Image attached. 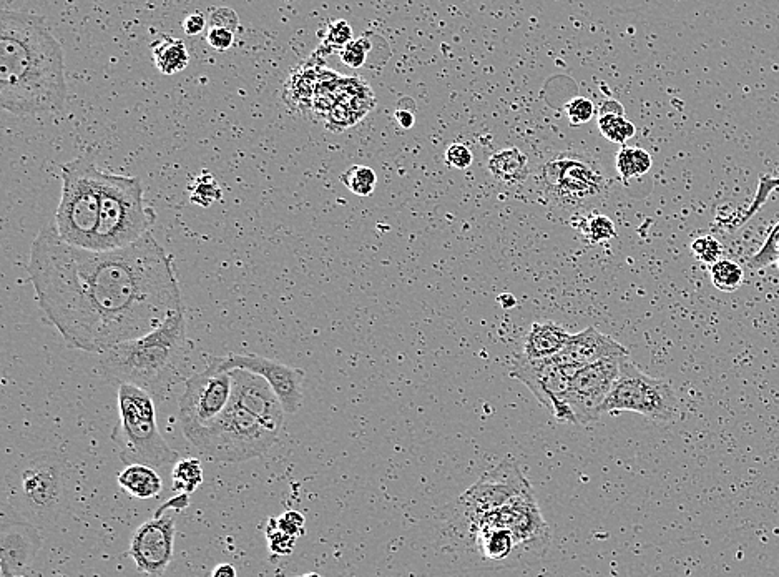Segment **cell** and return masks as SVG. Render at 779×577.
<instances>
[{
	"label": "cell",
	"instance_id": "b9f144b4",
	"mask_svg": "<svg viewBox=\"0 0 779 577\" xmlns=\"http://www.w3.org/2000/svg\"><path fill=\"white\" fill-rule=\"evenodd\" d=\"M188 496L190 494L187 493H178L177 498L168 499L167 503L163 504L162 508L158 509L157 514H163L165 511H167L168 508L177 509V511H182V509L187 508L188 506Z\"/></svg>",
	"mask_w": 779,
	"mask_h": 577
},
{
	"label": "cell",
	"instance_id": "7a4b0ae2",
	"mask_svg": "<svg viewBox=\"0 0 779 577\" xmlns=\"http://www.w3.org/2000/svg\"><path fill=\"white\" fill-rule=\"evenodd\" d=\"M69 89L64 49L37 15L2 10L0 105L10 114H52L64 109Z\"/></svg>",
	"mask_w": 779,
	"mask_h": 577
},
{
	"label": "cell",
	"instance_id": "6da1fadb",
	"mask_svg": "<svg viewBox=\"0 0 779 577\" xmlns=\"http://www.w3.org/2000/svg\"><path fill=\"white\" fill-rule=\"evenodd\" d=\"M27 272L45 320L72 350L102 353L185 308L173 258L152 232L128 247L98 252L44 228L30 248Z\"/></svg>",
	"mask_w": 779,
	"mask_h": 577
},
{
	"label": "cell",
	"instance_id": "5b68a950",
	"mask_svg": "<svg viewBox=\"0 0 779 577\" xmlns=\"http://www.w3.org/2000/svg\"><path fill=\"white\" fill-rule=\"evenodd\" d=\"M192 351L182 308L147 335L105 348L98 353V368L108 381L138 386L160 400L187 380Z\"/></svg>",
	"mask_w": 779,
	"mask_h": 577
},
{
	"label": "cell",
	"instance_id": "f35d334b",
	"mask_svg": "<svg viewBox=\"0 0 779 577\" xmlns=\"http://www.w3.org/2000/svg\"><path fill=\"white\" fill-rule=\"evenodd\" d=\"M210 27H226V29L238 30L240 19L233 10L228 7H218L210 15Z\"/></svg>",
	"mask_w": 779,
	"mask_h": 577
},
{
	"label": "cell",
	"instance_id": "836d02e7",
	"mask_svg": "<svg viewBox=\"0 0 779 577\" xmlns=\"http://www.w3.org/2000/svg\"><path fill=\"white\" fill-rule=\"evenodd\" d=\"M353 40V29L346 20H331L323 37V44L333 49H343Z\"/></svg>",
	"mask_w": 779,
	"mask_h": 577
},
{
	"label": "cell",
	"instance_id": "d6a6232c",
	"mask_svg": "<svg viewBox=\"0 0 779 577\" xmlns=\"http://www.w3.org/2000/svg\"><path fill=\"white\" fill-rule=\"evenodd\" d=\"M266 538L270 543L271 551L280 554V556H288V554L293 553L294 544L298 539L286 533L285 529H281L278 519H270V523L266 526Z\"/></svg>",
	"mask_w": 779,
	"mask_h": 577
},
{
	"label": "cell",
	"instance_id": "484cf974",
	"mask_svg": "<svg viewBox=\"0 0 779 577\" xmlns=\"http://www.w3.org/2000/svg\"><path fill=\"white\" fill-rule=\"evenodd\" d=\"M598 130L608 142L618 145L627 144L628 140L633 139L637 134L633 122L620 114H600Z\"/></svg>",
	"mask_w": 779,
	"mask_h": 577
},
{
	"label": "cell",
	"instance_id": "277c9868",
	"mask_svg": "<svg viewBox=\"0 0 779 577\" xmlns=\"http://www.w3.org/2000/svg\"><path fill=\"white\" fill-rule=\"evenodd\" d=\"M233 391L225 411L211 425L185 438L216 463H245L268 453L280 439L285 408L270 383L248 370H231Z\"/></svg>",
	"mask_w": 779,
	"mask_h": 577
},
{
	"label": "cell",
	"instance_id": "3957f363",
	"mask_svg": "<svg viewBox=\"0 0 779 577\" xmlns=\"http://www.w3.org/2000/svg\"><path fill=\"white\" fill-rule=\"evenodd\" d=\"M447 538L469 563L502 569L542 558L549 548L550 531L535 494L529 493L486 511L454 504Z\"/></svg>",
	"mask_w": 779,
	"mask_h": 577
},
{
	"label": "cell",
	"instance_id": "4316f807",
	"mask_svg": "<svg viewBox=\"0 0 779 577\" xmlns=\"http://www.w3.org/2000/svg\"><path fill=\"white\" fill-rule=\"evenodd\" d=\"M188 190H190V202L203 208L211 207L213 203L220 202L223 198L220 183L216 180L215 175L208 172L198 175Z\"/></svg>",
	"mask_w": 779,
	"mask_h": 577
},
{
	"label": "cell",
	"instance_id": "7c38bea8",
	"mask_svg": "<svg viewBox=\"0 0 779 577\" xmlns=\"http://www.w3.org/2000/svg\"><path fill=\"white\" fill-rule=\"evenodd\" d=\"M577 366L565 365L559 358L530 360L517 355L512 363V376L524 383L532 395L554 415L560 423H575L569 405L570 385Z\"/></svg>",
	"mask_w": 779,
	"mask_h": 577
},
{
	"label": "cell",
	"instance_id": "ee69618b",
	"mask_svg": "<svg viewBox=\"0 0 779 577\" xmlns=\"http://www.w3.org/2000/svg\"><path fill=\"white\" fill-rule=\"evenodd\" d=\"M211 576L213 577H233L236 576V569L233 568V564L230 563H221L216 566L213 571H211Z\"/></svg>",
	"mask_w": 779,
	"mask_h": 577
},
{
	"label": "cell",
	"instance_id": "d4e9b609",
	"mask_svg": "<svg viewBox=\"0 0 779 577\" xmlns=\"http://www.w3.org/2000/svg\"><path fill=\"white\" fill-rule=\"evenodd\" d=\"M710 278L716 290L733 293V291L743 287L745 270L740 263L728 260V258H720L718 262L710 265Z\"/></svg>",
	"mask_w": 779,
	"mask_h": 577
},
{
	"label": "cell",
	"instance_id": "ba28073f",
	"mask_svg": "<svg viewBox=\"0 0 779 577\" xmlns=\"http://www.w3.org/2000/svg\"><path fill=\"white\" fill-rule=\"evenodd\" d=\"M155 212L143 198L142 180L103 172L100 217L90 250L107 252L128 247L147 235Z\"/></svg>",
	"mask_w": 779,
	"mask_h": 577
},
{
	"label": "cell",
	"instance_id": "d6986e66",
	"mask_svg": "<svg viewBox=\"0 0 779 577\" xmlns=\"http://www.w3.org/2000/svg\"><path fill=\"white\" fill-rule=\"evenodd\" d=\"M569 338V331L565 330L560 323L549 320L535 321L524 336L519 355L530 360L550 358L564 348Z\"/></svg>",
	"mask_w": 779,
	"mask_h": 577
},
{
	"label": "cell",
	"instance_id": "ac0fdd59",
	"mask_svg": "<svg viewBox=\"0 0 779 577\" xmlns=\"http://www.w3.org/2000/svg\"><path fill=\"white\" fill-rule=\"evenodd\" d=\"M628 350L620 345L612 336L598 331L595 326H588L577 335H570L564 348L555 355L565 365L580 366L590 365L603 358L613 356H627Z\"/></svg>",
	"mask_w": 779,
	"mask_h": 577
},
{
	"label": "cell",
	"instance_id": "4fadbf2b",
	"mask_svg": "<svg viewBox=\"0 0 779 577\" xmlns=\"http://www.w3.org/2000/svg\"><path fill=\"white\" fill-rule=\"evenodd\" d=\"M233 391L231 371L216 370L206 365V370L188 376L180 396V425L183 434L193 433L208 426L225 411Z\"/></svg>",
	"mask_w": 779,
	"mask_h": 577
},
{
	"label": "cell",
	"instance_id": "f546056e",
	"mask_svg": "<svg viewBox=\"0 0 779 577\" xmlns=\"http://www.w3.org/2000/svg\"><path fill=\"white\" fill-rule=\"evenodd\" d=\"M771 265H779V222L771 228L760 250L746 260V268L751 272H760Z\"/></svg>",
	"mask_w": 779,
	"mask_h": 577
},
{
	"label": "cell",
	"instance_id": "f1b7e54d",
	"mask_svg": "<svg viewBox=\"0 0 779 577\" xmlns=\"http://www.w3.org/2000/svg\"><path fill=\"white\" fill-rule=\"evenodd\" d=\"M575 227L579 228L580 232L587 235L590 243H602L607 240H612L617 235V228L615 223L605 215H598V213H590L587 217L582 218L580 222L574 223Z\"/></svg>",
	"mask_w": 779,
	"mask_h": 577
},
{
	"label": "cell",
	"instance_id": "60d3db41",
	"mask_svg": "<svg viewBox=\"0 0 779 577\" xmlns=\"http://www.w3.org/2000/svg\"><path fill=\"white\" fill-rule=\"evenodd\" d=\"M206 25H208V20H206L205 15L201 14V12L190 14L187 19L183 20V30H185V34L190 35V37H195V35H200L201 32H205Z\"/></svg>",
	"mask_w": 779,
	"mask_h": 577
},
{
	"label": "cell",
	"instance_id": "e575fe53",
	"mask_svg": "<svg viewBox=\"0 0 779 577\" xmlns=\"http://www.w3.org/2000/svg\"><path fill=\"white\" fill-rule=\"evenodd\" d=\"M368 52L369 44L366 40H351L348 45H344L343 49L339 50V57L343 60V64L351 69H361L366 64Z\"/></svg>",
	"mask_w": 779,
	"mask_h": 577
},
{
	"label": "cell",
	"instance_id": "83f0119b",
	"mask_svg": "<svg viewBox=\"0 0 779 577\" xmlns=\"http://www.w3.org/2000/svg\"><path fill=\"white\" fill-rule=\"evenodd\" d=\"M341 182L349 188L358 197H369L373 195L374 188L378 185V175L373 168L366 165H354L348 172L341 175Z\"/></svg>",
	"mask_w": 779,
	"mask_h": 577
},
{
	"label": "cell",
	"instance_id": "30bf717a",
	"mask_svg": "<svg viewBox=\"0 0 779 577\" xmlns=\"http://www.w3.org/2000/svg\"><path fill=\"white\" fill-rule=\"evenodd\" d=\"M678 405L677 393L668 381L645 375L627 355L603 405V415L632 411L653 423H670L677 420Z\"/></svg>",
	"mask_w": 779,
	"mask_h": 577
},
{
	"label": "cell",
	"instance_id": "8992f818",
	"mask_svg": "<svg viewBox=\"0 0 779 577\" xmlns=\"http://www.w3.org/2000/svg\"><path fill=\"white\" fill-rule=\"evenodd\" d=\"M75 471L54 449L27 454L4 481V516L50 529L67 513L74 498Z\"/></svg>",
	"mask_w": 779,
	"mask_h": 577
},
{
	"label": "cell",
	"instance_id": "9c48e42d",
	"mask_svg": "<svg viewBox=\"0 0 779 577\" xmlns=\"http://www.w3.org/2000/svg\"><path fill=\"white\" fill-rule=\"evenodd\" d=\"M102 170L89 157L62 167V195L55 213V232L64 242L90 248L100 217Z\"/></svg>",
	"mask_w": 779,
	"mask_h": 577
},
{
	"label": "cell",
	"instance_id": "52a82bcc",
	"mask_svg": "<svg viewBox=\"0 0 779 577\" xmlns=\"http://www.w3.org/2000/svg\"><path fill=\"white\" fill-rule=\"evenodd\" d=\"M112 441L123 464L142 463L162 469L178 461L177 451L158 431L153 396L135 385H118V421Z\"/></svg>",
	"mask_w": 779,
	"mask_h": 577
},
{
	"label": "cell",
	"instance_id": "74e56055",
	"mask_svg": "<svg viewBox=\"0 0 779 577\" xmlns=\"http://www.w3.org/2000/svg\"><path fill=\"white\" fill-rule=\"evenodd\" d=\"M206 40L213 49L218 52H226L235 44V30L226 29V27H210Z\"/></svg>",
	"mask_w": 779,
	"mask_h": 577
},
{
	"label": "cell",
	"instance_id": "8fae6325",
	"mask_svg": "<svg viewBox=\"0 0 779 577\" xmlns=\"http://www.w3.org/2000/svg\"><path fill=\"white\" fill-rule=\"evenodd\" d=\"M540 192L550 205L574 212L602 197L605 177L585 158L560 155L542 167Z\"/></svg>",
	"mask_w": 779,
	"mask_h": 577
},
{
	"label": "cell",
	"instance_id": "4dcf8cb0",
	"mask_svg": "<svg viewBox=\"0 0 779 577\" xmlns=\"http://www.w3.org/2000/svg\"><path fill=\"white\" fill-rule=\"evenodd\" d=\"M776 188H779V177H771V175H763L758 183V190H756L755 198L751 202L750 207L743 213V217L738 218L731 230L736 227H743L746 222H750L751 218L755 217L756 213L760 212L763 205L768 202L771 193L775 192Z\"/></svg>",
	"mask_w": 779,
	"mask_h": 577
},
{
	"label": "cell",
	"instance_id": "ab89813d",
	"mask_svg": "<svg viewBox=\"0 0 779 577\" xmlns=\"http://www.w3.org/2000/svg\"><path fill=\"white\" fill-rule=\"evenodd\" d=\"M281 529H285L286 533L291 534L294 538H299L304 534V518L303 514H299L298 511H288L283 518L278 519Z\"/></svg>",
	"mask_w": 779,
	"mask_h": 577
},
{
	"label": "cell",
	"instance_id": "e0dca14e",
	"mask_svg": "<svg viewBox=\"0 0 779 577\" xmlns=\"http://www.w3.org/2000/svg\"><path fill=\"white\" fill-rule=\"evenodd\" d=\"M40 529L19 519H2L0 526V574L2 577H20L30 574L40 551Z\"/></svg>",
	"mask_w": 779,
	"mask_h": 577
},
{
	"label": "cell",
	"instance_id": "9a60e30c",
	"mask_svg": "<svg viewBox=\"0 0 779 577\" xmlns=\"http://www.w3.org/2000/svg\"><path fill=\"white\" fill-rule=\"evenodd\" d=\"M622 358L623 356L603 358L577 368L569 393V405L577 425H587L600 420L603 405L620 373Z\"/></svg>",
	"mask_w": 779,
	"mask_h": 577
},
{
	"label": "cell",
	"instance_id": "cb8c5ba5",
	"mask_svg": "<svg viewBox=\"0 0 779 577\" xmlns=\"http://www.w3.org/2000/svg\"><path fill=\"white\" fill-rule=\"evenodd\" d=\"M653 160L652 155L640 147H623L617 155V170L620 177L628 182L635 177H642L650 172Z\"/></svg>",
	"mask_w": 779,
	"mask_h": 577
},
{
	"label": "cell",
	"instance_id": "5bb4252c",
	"mask_svg": "<svg viewBox=\"0 0 779 577\" xmlns=\"http://www.w3.org/2000/svg\"><path fill=\"white\" fill-rule=\"evenodd\" d=\"M206 365L213 366L216 370H248L256 375L263 376L271 388L280 398L281 405L286 413L294 415L303 403V370L294 366L285 365L281 361L271 360L265 356L251 355V353H230L226 356H210Z\"/></svg>",
	"mask_w": 779,
	"mask_h": 577
},
{
	"label": "cell",
	"instance_id": "603a6c76",
	"mask_svg": "<svg viewBox=\"0 0 779 577\" xmlns=\"http://www.w3.org/2000/svg\"><path fill=\"white\" fill-rule=\"evenodd\" d=\"M203 466L200 459H178L173 464L172 481L175 493L193 494L203 484Z\"/></svg>",
	"mask_w": 779,
	"mask_h": 577
},
{
	"label": "cell",
	"instance_id": "8d00e7d4",
	"mask_svg": "<svg viewBox=\"0 0 779 577\" xmlns=\"http://www.w3.org/2000/svg\"><path fill=\"white\" fill-rule=\"evenodd\" d=\"M472 162H474V155L467 145L452 144L451 147L447 148L446 163L449 167L466 170V168L471 167Z\"/></svg>",
	"mask_w": 779,
	"mask_h": 577
},
{
	"label": "cell",
	"instance_id": "44dd1931",
	"mask_svg": "<svg viewBox=\"0 0 779 577\" xmlns=\"http://www.w3.org/2000/svg\"><path fill=\"white\" fill-rule=\"evenodd\" d=\"M490 175L504 185H520L529 177V158L519 148H504L495 152L487 163Z\"/></svg>",
	"mask_w": 779,
	"mask_h": 577
},
{
	"label": "cell",
	"instance_id": "ffe728a7",
	"mask_svg": "<svg viewBox=\"0 0 779 577\" xmlns=\"http://www.w3.org/2000/svg\"><path fill=\"white\" fill-rule=\"evenodd\" d=\"M120 488L135 499H153L162 493L163 479L157 473V468L148 464H127V468L117 476Z\"/></svg>",
	"mask_w": 779,
	"mask_h": 577
},
{
	"label": "cell",
	"instance_id": "1f68e13d",
	"mask_svg": "<svg viewBox=\"0 0 779 577\" xmlns=\"http://www.w3.org/2000/svg\"><path fill=\"white\" fill-rule=\"evenodd\" d=\"M690 248L693 257L706 265H713L720 258H723V245L713 235L696 238L691 242Z\"/></svg>",
	"mask_w": 779,
	"mask_h": 577
},
{
	"label": "cell",
	"instance_id": "2e32d148",
	"mask_svg": "<svg viewBox=\"0 0 779 577\" xmlns=\"http://www.w3.org/2000/svg\"><path fill=\"white\" fill-rule=\"evenodd\" d=\"M175 553V519L168 514H155L140 524L130 538L128 556L138 571L160 577L167 573Z\"/></svg>",
	"mask_w": 779,
	"mask_h": 577
},
{
	"label": "cell",
	"instance_id": "7bdbcfd3",
	"mask_svg": "<svg viewBox=\"0 0 779 577\" xmlns=\"http://www.w3.org/2000/svg\"><path fill=\"white\" fill-rule=\"evenodd\" d=\"M394 119H396L399 127L404 130L412 129V125H414V114H412L411 110L397 109L394 112Z\"/></svg>",
	"mask_w": 779,
	"mask_h": 577
},
{
	"label": "cell",
	"instance_id": "7402d4cb",
	"mask_svg": "<svg viewBox=\"0 0 779 577\" xmlns=\"http://www.w3.org/2000/svg\"><path fill=\"white\" fill-rule=\"evenodd\" d=\"M152 54L158 72L163 75L178 74L190 64V54L185 42L170 35H162L153 42Z\"/></svg>",
	"mask_w": 779,
	"mask_h": 577
},
{
	"label": "cell",
	"instance_id": "f6af8a7d",
	"mask_svg": "<svg viewBox=\"0 0 779 577\" xmlns=\"http://www.w3.org/2000/svg\"><path fill=\"white\" fill-rule=\"evenodd\" d=\"M600 114H620L625 115L622 105L618 104L617 100H607L603 102L600 107Z\"/></svg>",
	"mask_w": 779,
	"mask_h": 577
},
{
	"label": "cell",
	"instance_id": "d590c367",
	"mask_svg": "<svg viewBox=\"0 0 779 577\" xmlns=\"http://www.w3.org/2000/svg\"><path fill=\"white\" fill-rule=\"evenodd\" d=\"M565 112H567L570 124L579 127V125L587 124L592 120L593 114H595V105H593L592 100L577 97V99L570 100L565 107Z\"/></svg>",
	"mask_w": 779,
	"mask_h": 577
}]
</instances>
